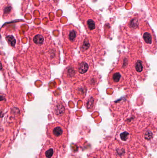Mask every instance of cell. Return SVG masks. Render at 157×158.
Instances as JSON below:
<instances>
[{
  "label": "cell",
  "instance_id": "19",
  "mask_svg": "<svg viewBox=\"0 0 157 158\" xmlns=\"http://www.w3.org/2000/svg\"><path fill=\"white\" fill-rule=\"evenodd\" d=\"M83 0H65V1L69 4L73 5H76L79 4L81 3Z\"/></svg>",
  "mask_w": 157,
  "mask_h": 158
},
{
  "label": "cell",
  "instance_id": "6",
  "mask_svg": "<svg viewBox=\"0 0 157 158\" xmlns=\"http://www.w3.org/2000/svg\"><path fill=\"white\" fill-rule=\"evenodd\" d=\"M109 151L111 158H129L130 156L128 145L118 140L110 145Z\"/></svg>",
  "mask_w": 157,
  "mask_h": 158
},
{
  "label": "cell",
  "instance_id": "2",
  "mask_svg": "<svg viewBox=\"0 0 157 158\" xmlns=\"http://www.w3.org/2000/svg\"><path fill=\"white\" fill-rule=\"evenodd\" d=\"M48 137L53 140L58 147L65 148L68 142V132L64 125L59 122L49 124L46 127Z\"/></svg>",
  "mask_w": 157,
  "mask_h": 158
},
{
  "label": "cell",
  "instance_id": "7",
  "mask_svg": "<svg viewBox=\"0 0 157 158\" xmlns=\"http://www.w3.org/2000/svg\"><path fill=\"white\" fill-rule=\"evenodd\" d=\"M92 61L91 59H82L76 64L79 80H85L89 76L94 66Z\"/></svg>",
  "mask_w": 157,
  "mask_h": 158
},
{
  "label": "cell",
  "instance_id": "9",
  "mask_svg": "<svg viewBox=\"0 0 157 158\" xmlns=\"http://www.w3.org/2000/svg\"><path fill=\"white\" fill-rule=\"evenodd\" d=\"M63 78L65 82L72 83L78 79L76 64L70 65L65 69L63 73Z\"/></svg>",
  "mask_w": 157,
  "mask_h": 158
},
{
  "label": "cell",
  "instance_id": "10",
  "mask_svg": "<svg viewBox=\"0 0 157 158\" xmlns=\"http://www.w3.org/2000/svg\"><path fill=\"white\" fill-rule=\"evenodd\" d=\"M74 97L77 99H83L85 96L86 93L87 92V88L85 84L83 83H77L74 86L73 88Z\"/></svg>",
  "mask_w": 157,
  "mask_h": 158
},
{
  "label": "cell",
  "instance_id": "3",
  "mask_svg": "<svg viewBox=\"0 0 157 158\" xmlns=\"http://www.w3.org/2000/svg\"><path fill=\"white\" fill-rule=\"evenodd\" d=\"M29 44L36 48H44L52 44L49 32L41 27H33L28 33Z\"/></svg>",
  "mask_w": 157,
  "mask_h": 158
},
{
  "label": "cell",
  "instance_id": "17",
  "mask_svg": "<svg viewBox=\"0 0 157 158\" xmlns=\"http://www.w3.org/2000/svg\"><path fill=\"white\" fill-rule=\"evenodd\" d=\"M112 79L114 82L115 81V82H118L120 81V80L121 79V75H120V73H115L113 74Z\"/></svg>",
  "mask_w": 157,
  "mask_h": 158
},
{
  "label": "cell",
  "instance_id": "16",
  "mask_svg": "<svg viewBox=\"0 0 157 158\" xmlns=\"http://www.w3.org/2000/svg\"><path fill=\"white\" fill-rule=\"evenodd\" d=\"M129 133H128L127 132H126V131L122 132L120 134V139H121V140H122L121 141H122L127 142V140L129 139Z\"/></svg>",
  "mask_w": 157,
  "mask_h": 158
},
{
  "label": "cell",
  "instance_id": "4",
  "mask_svg": "<svg viewBox=\"0 0 157 158\" xmlns=\"http://www.w3.org/2000/svg\"><path fill=\"white\" fill-rule=\"evenodd\" d=\"M81 32L78 28L72 24L63 26L62 36L64 44L70 48H76L78 44Z\"/></svg>",
  "mask_w": 157,
  "mask_h": 158
},
{
  "label": "cell",
  "instance_id": "1",
  "mask_svg": "<svg viewBox=\"0 0 157 158\" xmlns=\"http://www.w3.org/2000/svg\"><path fill=\"white\" fill-rule=\"evenodd\" d=\"M76 14L88 34L94 35L98 32L99 26V16L87 5L84 3L78 7Z\"/></svg>",
  "mask_w": 157,
  "mask_h": 158
},
{
  "label": "cell",
  "instance_id": "5",
  "mask_svg": "<svg viewBox=\"0 0 157 158\" xmlns=\"http://www.w3.org/2000/svg\"><path fill=\"white\" fill-rule=\"evenodd\" d=\"M52 110L55 119L65 126L69 124L70 112L64 101L58 99L52 104Z\"/></svg>",
  "mask_w": 157,
  "mask_h": 158
},
{
  "label": "cell",
  "instance_id": "14",
  "mask_svg": "<svg viewBox=\"0 0 157 158\" xmlns=\"http://www.w3.org/2000/svg\"><path fill=\"white\" fill-rule=\"evenodd\" d=\"M6 39L10 45L14 48L19 42V40L16 37H14L13 35H8L6 37Z\"/></svg>",
  "mask_w": 157,
  "mask_h": 158
},
{
  "label": "cell",
  "instance_id": "13",
  "mask_svg": "<svg viewBox=\"0 0 157 158\" xmlns=\"http://www.w3.org/2000/svg\"><path fill=\"white\" fill-rule=\"evenodd\" d=\"M88 158H111L109 155H107L101 150L97 149L92 153L89 154Z\"/></svg>",
  "mask_w": 157,
  "mask_h": 158
},
{
  "label": "cell",
  "instance_id": "15",
  "mask_svg": "<svg viewBox=\"0 0 157 158\" xmlns=\"http://www.w3.org/2000/svg\"><path fill=\"white\" fill-rule=\"evenodd\" d=\"M143 40L147 44H151L152 43V33L149 32H145L142 35Z\"/></svg>",
  "mask_w": 157,
  "mask_h": 158
},
{
  "label": "cell",
  "instance_id": "18",
  "mask_svg": "<svg viewBox=\"0 0 157 158\" xmlns=\"http://www.w3.org/2000/svg\"><path fill=\"white\" fill-rule=\"evenodd\" d=\"M136 70L138 72H141L143 69V63L142 62L138 61L136 64Z\"/></svg>",
  "mask_w": 157,
  "mask_h": 158
},
{
  "label": "cell",
  "instance_id": "12",
  "mask_svg": "<svg viewBox=\"0 0 157 158\" xmlns=\"http://www.w3.org/2000/svg\"><path fill=\"white\" fill-rule=\"evenodd\" d=\"M1 10L2 13H3L2 17L4 20L11 19L15 16L14 10L12 7V5L8 3L4 5L3 7H2Z\"/></svg>",
  "mask_w": 157,
  "mask_h": 158
},
{
  "label": "cell",
  "instance_id": "11",
  "mask_svg": "<svg viewBox=\"0 0 157 158\" xmlns=\"http://www.w3.org/2000/svg\"><path fill=\"white\" fill-rule=\"evenodd\" d=\"M55 44H53L52 48L50 49L48 51V57L51 61L52 64H58L60 63V52Z\"/></svg>",
  "mask_w": 157,
  "mask_h": 158
},
{
  "label": "cell",
  "instance_id": "8",
  "mask_svg": "<svg viewBox=\"0 0 157 158\" xmlns=\"http://www.w3.org/2000/svg\"><path fill=\"white\" fill-rule=\"evenodd\" d=\"M58 147L54 142L47 140L40 152L39 158H58Z\"/></svg>",
  "mask_w": 157,
  "mask_h": 158
}]
</instances>
